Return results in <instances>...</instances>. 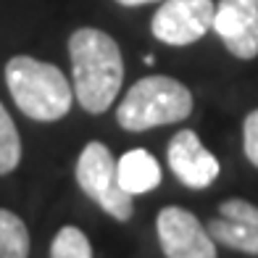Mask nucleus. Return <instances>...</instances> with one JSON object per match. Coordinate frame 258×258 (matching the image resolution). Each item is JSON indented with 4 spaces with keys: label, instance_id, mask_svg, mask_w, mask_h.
Listing matches in <instances>:
<instances>
[{
    "label": "nucleus",
    "instance_id": "obj_1",
    "mask_svg": "<svg viewBox=\"0 0 258 258\" xmlns=\"http://www.w3.org/2000/svg\"><path fill=\"white\" fill-rule=\"evenodd\" d=\"M74 95L87 113H105L124 82V61L116 40L95 27H82L69 37Z\"/></svg>",
    "mask_w": 258,
    "mask_h": 258
},
{
    "label": "nucleus",
    "instance_id": "obj_2",
    "mask_svg": "<svg viewBox=\"0 0 258 258\" xmlns=\"http://www.w3.org/2000/svg\"><path fill=\"white\" fill-rule=\"evenodd\" d=\"M6 87L16 108L32 121H58L74 103V90L66 74L32 55H14L6 63Z\"/></svg>",
    "mask_w": 258,
    "mask_h": 258
},
{
    "label": "nucleus",
    "instance_id": "obj_3",
    "mask_svg": "<svg viewBox=\"0 0 258 258\" xmlns=\"http://www.w3.org/2000/svg\"><path fill=\"white\" fill-rule=\"evenodd\" d=\"M192 113V95L174 77L137 79L116 108V121L126 132H145L153 126L184 121Z\"/></svg>",
    "mask_w": 258,
    "mask_h": 258
},
{
    "label": "nucleus",
    "instance_id": "obj_4",
    "mask_svg": "<svg viewBox=\"0 0 258 258\" xmlns=\"http://www.w3.org/2000/svg\"><path fill=\"white\" fill-rule=\"evenodd\" d=\"M77 184L92 203H98L116 221H129L135 214V203L116 174V158L98 140L85 145L77 158Z\"/></svg>",
    "mask_w": 258,
    "mask_h": 258
},
{
    "label": "nucleus",
    "instance_id": "obj_5",
    "mask_svg": "<svg viewBox=\"0 0 258 258\" xmlns=\"http://www.w3.org/2000/svg\"><path fill=\"white\" fill-rule=\"evenodd\" d=\"M214 0H163L153 14V37L182 48L192 45L203 37L208 29H214Z\"/></svg>",
    "mask_w": 258,
    "mask_h": 258
},
{
    "label": "nucleus",
    "instance_id": "obj_6",
    "mask_svg": "<svg viewBox=\"0 0 258 258\" xmlns=\"http://www.w3.org/2000/svg\"><path fill=\"white\" fill-rule=\"evenodd\" d=\"M161 250L169 258H214L216 240L201 224V219L179 206L161 208L156 219Z\"/></svg>",
    "mask_w": 258,
    "mask_h": 258
},
{
    "label": "nucleus",
    "instance_id": "obj_7",
    "mask_svg": "<svg viewBox=\"0 0 258 258\" xmlns=\"http://www.w3.org/2000/svg\"><path fill=\"white\" fill-rule=\"evenodd\" d=\"M214 29L234 58L253 61L258 55V0H219Z\"/></svg>",
    "mask_w": 258,
    "mask_h": 258
},
{
    "label": "nucleus",
    "instance_id": "obj_8",
    "mask_svg": "<svg viewBox=\"0 0 258 258\" xmlns=\"http://www.w3.org/2000/svg\"><path fill=\"white\" fill-rule=\"evenodd\" d=\"M169 166L184 187L190 190H206L219 177V161L211 150L201 143L192 129H179L169 143Z\"/></svg>",
    "mask_w": 258,
    "mask_h": 258
},
{
    "label": "nucleus",
    "instance_id": "obj_9",
    "mask_svg": "<svg viewBox=\"0 0 258 258\" xmlns=\"http://www.w3.org/2000/svg\"><path fill=\"white\" fill-rule=\"evenodd\" d=\"M208 234L216 242L227 248L245 253V255H258V206L232 198L219 206V219H211L206 224Z\"/></svg>",
    "mask_w": 258,
    "mask_h": 258
},
{
    "label": "nucleus",
    "instance_id": "obj_10",
    "mask_svg": "<svg viewBox=\"0 0 258 258\" xmlns=\"http://www.w3.org/2000/svg\"><path fill=\"white\" fill-rule=\"evenodd\" d=\"M116 174H119V184L129 195H143L150 192L161 184V166L158 161L143 148L126 150V153L116 161Z\"/></svg>",
    "mask_w": 258,
    "mask_h": 258
},
{
    "label": "nucleus",
    "instance_id": "obj_11",
    "mask_svg": "<svg viewBox=\"0 0 258 258\" xmlns=\"http://www.w3.org/2000/svg\"><path fill=\"white\" fill-rule=\"evenodd\" d=\"M29 229L14 211L0 208V258H27Z\"/></svg>",
    "mask_w": 258,
    "mask_h": 258
},
{
    "label": "nucleus",
    "instance_id": "obj_12",
    "mask_svg": "<svg viewBox=\"0 0 258 258\" xmlns=\"http://www.w3.org/2000/svg\"><path fill=\"white\" fill-rule=\"evenodd\" d=\"M21 161V140L19 129L11 121V113L6 111V105L0 103V177L11 174Z\"/></svg>",
    "mask_w": 258,
    "mask_h": 258
},
{
    "label": "nucleus",
    "instance_id": "obj_13",
    "mask_svg": "<svg viewBox=\"0 0 258 258\" xmlns=\"http://www.w3.org/2000/svg\"><path fill=\"white\" fill-rule=\"evenodd\" d=\"M50 255L53 258H90L92 245L79 227H61L50 242Z\"/></svg>",
    "mask_w": 258,
    "mask_h": 258
},
{
    "label": "nucleus",
    "instance_id": "obj_14",
    "mask_svg": "<svg viewBox=\"0 0 258 258\" xmlns=\"http://www.w3.org/2000/svg\"><path fill=\"white\" fill-rule=\"evenodd\" d=\"M242 148L248 161L258 169V108L250 111L242 121Z\"/></svg>",
    "mask_w": 258,
    "mask_h": 258
},
{
    "label": "nucleus",
    "instance_id": "obj_15",
    "mask_svg": "<svg viewBox=\"0 0 258 258\" xmlns=\"http://www.w3.org/2000/svg\"><path fill=\"white\" fill-rule=\"evenodd\" d=\"M116 3H121L126 8H135V6H145V3H156V0H116Z\"/></svg>",
    "mask_w": 258,
    "mask_h": 258
}]
</instances>
